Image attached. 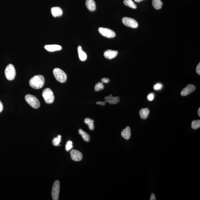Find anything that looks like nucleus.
Returning <instances> with one entry per match:
<instances>
[{"instance_id":"nucleus-23","label":"nucleus","mask_w":200,"mask_h":200,"mask_svg":"<svg viewBox=\"0 0 200 200\" xmlns=\"http://www.w3.org/2000/svg\"><path fill=\"white\" fill-rule=\"evenodd\" d=\"M192 128L194 129H197L200 127V120H194L192 123Z\"/></svg>"},{"instance_id":"nucleus-10","label":"nucleus","mask_w":200,"mask_h":200,"mask_svg":"<svg viewBox=\"0 0 200 200\" xmlns=\"http://www.w3.org/2000/svg\"><path fill=\"white\" fill-rule=\"evenodd\" d=\"M196 89L195 86L192 84L187 85L186 88L182 90L181 92V95L183 96L187 95L194 92Z\"/></svg>"},{"instance_id":"nucleus-29","label":"nucleus","mask_w":200,"mask_h":200,"mask_svg":"<svg viewBox=\"0 0 200 200\" xmlns=\"http://www.w3.org/2000/svg\"><path fill=\"white\" fill-rule=\"evenodd\" d=\"M101 81L103 83H108L109 82V79L107 78H103L102 79Z\"/></svg>"},{"instance_id":"nucleus-33","label":"nucleus","mask_w":200,"mask_h":200,"mask_svg":"<svg viewBox=\"0 0 200 200\" xmlns=\"http://www.w3.org/2000/svg\"><path fill=\"white\" fill-rule=\"evenodd\" d=\"M3 110V106L1 102L0 101V113L2 112Z\"/></svg>"},{"instance_id":"nucleus-15","label":"nucleus","mask_w":200,"mask_h":200,"mask_svg":"<svg viewBox=\"0 0 200 200\" xmlns=\"http://www.w3.org/2000/svg\"><path fill=\"white\" fill-rule=\"evenodd\" d=\"M85 4L87 8L91 11H94L95 10L96 3L94 0H86Z\"/></svg>"},{"instance_id":"nucleus-3","label":"nucleus","mask_w":200,"mask_h":200,"mask_svg":"<svg viewBox=\"0 0 200 200\" xmlns=\"http://www.w3.org/2000/svg\"><path fill=\"white\" fill-rule=\"evenodd\" d=\"M5 76L9 81L13 80L15 77L16 70L13 65H8L5 69Z\"/></svg>"},{"instance_id":"nucleus-12","label":"nucleus","mask_w":200,"mask_h":200,"mask_svg":"<svg viewBox=\"0 0 200 200\" xmlns=\"http://www.w3.org/2000/svg\"><path fill=\"white\" fill-rule=\"evenodd\" d=\"M118 54V51L108 50L104 52V56L106 58L111 59L116 57Z\"/></svg>"},{"instance_id":"nucleus-11","label":"nucleus","mask_w":200,"mask_h":200,"mask_svg":"<svg viewBox=\"0 0 200 200\" xmlns=\"http://www.w3.org/2000/svg\"><path fill=\"white\" fill-rule=\"evenodd\" d=\"M105 101L110 104L114 105L117 104L120 101L119 98L118 96H113L112 95L106 96L105 98Z\"/></svg>"},{"instance_id":"nucleus-14","label":"nucleus","mask_w":200,"mask_h":200,"mask_svg":"<svg viewBox=\"0 0 200 200\" xmlns=\"http://www.w3.org/2000/svg\"><path fill=\"white\" fill-rule=\"evenodd\" d=\"M45 48L48 51L52 52L61 50L62 48L59 45H45Z\"/></svg>"},{"instance_id":"nucleus-16","label":"nucleus","mask_w":200,"mask_h":200,"mask_svg":"<svg viewBox=\"0 0 200 200\" xmlns=\"http://www.w3.org/2000/svg\"><path fill=\"white\" fill-rule=\"evenodd\" d=\"M121 135L124 139L128 140L130 138L131 136V129L129 127H126L125 129L122 131L121 132Z\"/></svg>"},{"instance_id":"nucleus-9","label":"nucleus","mask_w":200,"mask_h":200,"mask_svg":"<svg viewBox=\"0 0 200 200\" xmlns=\"http://www.w3.org/2000/svg\"><path fill=\"white\" fill-rule=\"evenodd\" d=\"M71 156L73 161H81L82 159V154L78 150L74 149L72 150L70 152Z\"/></svg>"},{"instance_id":"nucleus-24","label":"nucleus","mask_w":200,"mask_h":200,"mask_svg":"<svg viewBox=\"0 0 200 200\" xmlns=\"http://www.w3.org/2000/svg\"><path fill=\"white\" fill-rule=\"evenodd\" d=\"M61 136L60 135H59L57 138H54L52 140V143H53V145L56 146V147L58 146L60 141H61Z\"/></svg>"},{"instance_id":"nucleus-21","label":"nucleus","mask_w":200,"mask_h":200,"mask_svg":"<svg viewBox=\"0 0 200 200\" xmlns=\"http://www.w3.org/2000/svg\"><path fill=\"white\" fill-rule=\"evenodd\" d=\"M124 3L126 6L129 8L135 9L137 8V6L132 0H124Z\"/></svg>"},{"instance_id":"nucleus-8","label":"nucleus","mask_w":200,"mask_h":200,"mask_svg":"<svg viewBox=\"0 0 200 200\" xmlns=\"http://www.w3.org/2000/svg\"><path fill=\"white\" fill-rule=\"evenodd\" d=\"M98 31L102 35L107 38H114L116 36L115 33L110 29L99 27Z\"/></svg>"},{"instance_id":"nucleus-27","label":"nucleus","mask_w":200,"mask_h":200,"mask_svg":"<svg viewBox=\"0 0 200 200\" xmlns=\"http://www.w3.org/2000/svg\"><path fill=\"white\" fill-rule=\"evenodd\" d=\"M163 87V85L162 84L160 83H158L155 84L154 86V89L156 91L159 90H161Z\"/></svg>"},{"instance_id":"nucleus-32","label":"nucleus","mask_w":200,"mask_h":200,"mask_svg":"<svg viewBox=\"0 0 200 200\" xmlns=\"http://www.w3.org/2000/svg\"><path fill=\"white\" fill-rule=\"evenodd\" d=\"M150 200H156V198L154 194H152L151 196V197L150 198Z\"/></svg>"},{"instance_id":"nucleus-5","label":"nucleus","mask_w":200,"mask_h":200,"mask_svg":"<svg viewBox=\"0 0 200 200\" xmlns=\"http://www.w3.org/2000/svg\"><path fill=\"white\" fill-rule=\"evenodd\" d=\"M25 99L26 102L33 108H39L40 106V102L35 96L33 95L27 94L25 96Z\"/></svg>"},{"instance_id":"nucleus-6","label":"nucleus","mask_w":200,"mask_h":200,"mask_svg":"<svg viewBox=\"0 0 200 200\" xmlns=\"http://www.w3.org/2000/svg\"><path fill=\"white\" fill-rule=\"evenodd\" d=\"M60 187V182L59 180H56L53 183L52 190L51 195L53 200H59Z\"/></svg>"},{"instance_id":"nucleus-34","label":"nucleus","mask_w":200,"mask_h":200,"mask_svg":"<svg viewBox=\"0 0 200 200\" xmlns=\"http://www.w3.org/2000/svg\"><path fill=\"white\" fill-rule=\"evenodd\" d=\"M198 114L199 116L200 117V108H199V109L198 110Z\"/></svg>"},{"instance_id":"nucleus-4","label":"nucleus","mask_w":200,"mask_h":200,"mask_svg":"<svg viewBox=\"0 0 200 200\" xmlns=\"http://www.w3.org/2000/svg\"><path fill=\"white\" fill-rule=\"evenodd\" d=\"M45 102L48 104H51L54 101L55 97L53 91L49 88L44 90L42 93Z\"/></svg>"},{"instance_id":"nucleus-31","label":"nucleus","mask_w":200,"mask_h":200,"mask_svg":"<svg viewBox=\"0 0 200 200\" xmlns=\"http://www.w3.org/2000/svg\"><path fill=\"white\" fill-rule=\"evenodd\" d=\"M106 103V102L105 101H103V102H100V101H99L97 102H96V104L98 105H100L102 106H104L105 105Z\"/></svg>"},{"instance_id":"nucleus-19","label":"nucleus","mask_w":200,"mask_h":200,"mask_svg":"<svg viewBox=\"0 0 200 200\" xmlns=\"http://www.w3.org/2000/svg\"><path fill=\"white\" fill-rule=\"evenodd\" d=\"M79 133L82 136L84 141L87 142L89 141L90 137L89 135L88 134L84 132L83 130L81 129L79 130Z\"/></svg>"},{"instance_id":"nucleus-13","label":"nucleus","mask_w":200,"mask_h":200,"mask_svg":"<svg viewBox=\"0 0 200 200\" xmlns=\"http://www.w3.org/2000/svg\"><path fill=\"white\" fill-rule=\"evenodd\" d=\"M52 15L54 17H59L62 15L63 11L62 9L59 7H54L51 9Z\"/></svg>"},{"instance_id":"nucleus-20","label":"nucleus","mask_w":200,"mask_h":200,"mask_svg":"<svg viewBox=\"0 0 200 200\" xmlns=\"http://www.w3.org/2000/svg\"><path fill=\"white\" fill-rule=\"evenodd\" d=\"M153 7L156 9H160L162 8L163 3L161 0H152Z\"/></svg>"},{"instance_id":"nucleus-25","label":"nucleus","mask_w":200,"mask_h":200,"mask_svg":"<svg viewBox=\"0 0 200 200\" xmlns=\"http://www.w3.org/2000/svg\"><path fill=\"white\" fill-rule=\"evenodd\" d=\"M104 89V85L102 82H98L95 87V90L96 91H99Z\"/></svg>"},{"instance_id":"nucleus-30","label":"nucleus","mask_w":200,"mask_h":200,"mask_svg":"<svg viewBox=\"0 0 200 200\" xmlns=\"http://www.w3.org/2000/svg\"><path fill=\"white\" fill-rule=\"evenodd\" d=\"M196 71L197 74L200 75V63H199L197 66L196 68Z\"/></svg>"},{"instance_id":"nucleus-7","label":"nucleus","mask_w":200,"mask_h":200,"mask_svg":"<svg viewBox=\"0 0 200 200\" xmlns=\"http://www.w3.org/2000/svg\"><path fill=\"white\" fill-rule=\"evenodd\" d=\"M123 24L127 27L133 28H137L138 24L135 19L128 17H124L122 19Z\"/></svg>"},{"instance_id":"nucleus-1","label":"nucleus","mask_w":200,"mask_h":200,"mask_svg":"<svg viewBox=\"0 0 200 200\" xmlns=\"http://www.w3.org/2000/svg\"><path fill=\"white\" fill-rule=\"evenodd\" d=\"M45 83V78L43 76L38 75L34 76L30 80V86L34 89H39L42 88Z\"/></svg>"},{"instance_id":"nucleus-18","label":"nucleus","mask_w":200,"mask_h":200,"mask_svg":"<svg viewBox=\"0 0 200 200\" xmlns=\"http://www.w3.org/2000/svg\"><path fill=\"white\" fill-rule=\"evenodd\" d=\"M140 118L142 119H146L148 117L149 114V110L147 108H142L139 111Z\"/></svg>"},{"instance_id":"nucleus-17","label":"nucleus","mask_w":200,"mask_h":200,"mask_svg":"<svg viewBox=\"0 0 200 200\" xmlns=\"http://www.w3.org/2000/svg\"><path fill=\"white\" fill-rule=\"evenodd\" d=\"M78 51L79 57L80 60L82 61H85L87 58V56L86 53L82 50L81 46H79L78 47Z\"/></svg>"},{"instance_id":"nucleus-26","label":"nucleus","mask_w":200,"mask_h":200,"mask_svg":"<svg viewBox=\"0 0 200 200\" xmlns=\"http://www.w3.org/2000/svg\"><path fill=\"white\" fill-rule=\"evenodd\" d=\"M73 146L72 145V142L71 141L69 140L67 142V144L66 145V150L67 152H68L71 150L73 148Z\"/></svg>"},{"instance_id":"nucleus-35","label":"nucleus","mask_w":200,"mask_h":200,"mask_svg":"<svg viewBox=\"0 0 200 200\" xmlns=\"http://www.w3.org/2000/svg\"><path fill=\"white\" fill-rule=\"evenodd\" d=\"M134 1H135L136 2H141L142 1H143V0H134Z\"/></svg>"},{"instance_id":"nucleus-22","label":"nucleus","mask_w":200,"mask_h":200,"mask_svg":"<svg viewBox=\"0 0 200 200\" xmlns=\"http://www.w3.org/2000/svg\"><path fill=\"white\" fill-rule=\"evenodd\" d=\"M85 123L87 124L89 127V129L91 130H93L94 129V121L91 119L87 118L85 119Z\"/></svg>"},{"instance_id":"nucleus-28","label":"nucleus","mask_w":200,"mask_h":200,"mask_svg":"<svg viewBox=\"0 0 200 200\" xmlns=\"http://www.w3.org/2000/svg\"><path fill=\"white\" fill-rule=\"evenodd\" d=\"M154 93H150L147 96V99L150 101H152V100H154Z\"/></svg>"},{"instance_id":"nucleus-2","label":"nucleus","mask_w":200,"mask_h":200,"mask_svg":"<svg viewBox=\"0 0 200 200\" xmlns=\"http://www.w3.org/2000/svg\"><path fill=\"white\" fill-rule=\"evenodd\" d=\"M53 72L55 78L59 82L63 83L67 81V74L61 69L59 68H55L54 69Z\"/></svg>"}]
</instances>
